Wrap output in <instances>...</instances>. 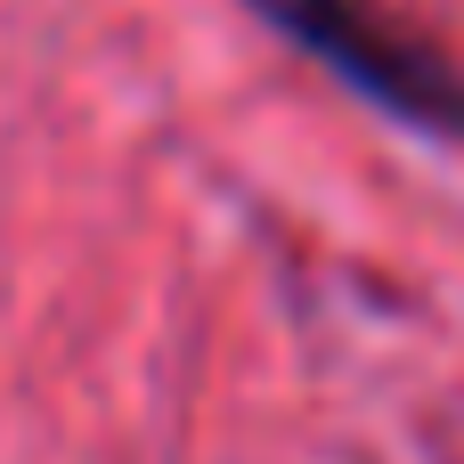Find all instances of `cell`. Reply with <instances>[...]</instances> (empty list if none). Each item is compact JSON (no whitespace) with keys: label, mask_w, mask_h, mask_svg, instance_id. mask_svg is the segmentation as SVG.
I'll use <instances>...</instances> for the list:
<instances>
[{"label":"cell","mask_w":464,"mask_h":464,"mask_svg":"<svg viewBox=\"0 0 464 464\" xmlns=\"http://www.w3.org/2000/svg\"><path fill=\"white\" fill-rule=\"evenodd\" d=\"M245 8L392 130L424 147H464V49H449L408 8L392 0H245Z\"/></svg>","instance_id":"6da1fadb"}]
</instances>
